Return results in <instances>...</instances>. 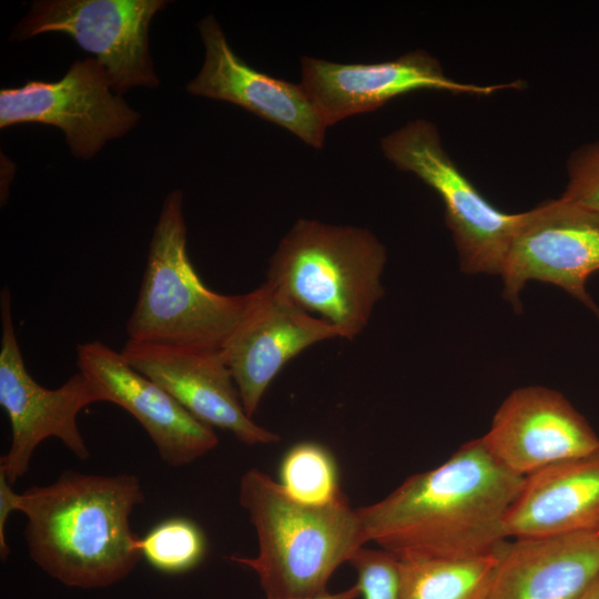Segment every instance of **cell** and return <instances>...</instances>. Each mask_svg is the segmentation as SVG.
Returning a JSON list of instances; mask_svg holds the SVG:
<instances>
[{"label":"cell","instance_id":"obj_12","mask_svg":"<svg viewBox=\"0 0 599 599\" xmlns=\"http://www.w3.org/2000/svg\"><path fill=\"white\" fill-rule=\"evenodd\" d=\"M481 439L496 460L522 478L599 449L587 419L561 393L544 386L512 390Z\"/></svg>","mask_w":599,"mask_h":599},{"label":"cell","instance_id":"obj_17","mask_svg":"<svg viewBox=\"0 0 599 599\" xmlns=\"http://www.w3.org/2000/svg\"><path fill=\"white\" fill-rule=\"evenodd\" d=\"M599 577V532L509 539L486 599H579Z\"/></svg>","mask_w":599,"mask_h":599},{"label":"cell","instance_id":"obj_2","mask_svg":"<svg viewBox=\"0 0 599 599\" xmlns=\"http://www.w3.org/2000/svg\"><path fill=\"white\" fill-rule=\"evenodd\" d=\"M144 501L135 475L63 473L47 486L14 493L27 519L31 559L65 586L101 588L126 577L142 555L130 516Z\"/></svg>","mask_w":599,"mask_h":599},{"label":"cell","instance_id":"obj_5","mask_svg":"<svg viewBox=\"0 0 599 599\" xmlns=\"http://www.w3.org/2000/svg\"><path fill=\"white\" fill-rule=\"evenodd\" d=\"M257 297L258 288L224 295L205 286L186 251L183 192H170L153 230L142 283L126 323L129 339L222 349Z\"/></svg>","mask_w":599,"mask_h":599},{"label":"cell","instance_id":"obj_23","mask_svg":"<svg viewBox=\"0 0 599 599\" xmlns=\"http://www.w3.org/2000/svg\"><path fill=\"white\" fill-rule=\"evenodd\" d=\"M562 199L599 213V142L576 150L568 160Z\"/></svg>","mask_w":599,"mask_h":599},{"label":"cell","instance_id":"obj_21","mask_svg":"<svg viewBox=\"0 0 599 599\" xmlns=\"http://www.w3.org/2000/svg\"><path fill=\"white\" fill-rule=\"evenodd\" d=\"M142 557L155 569L180 573L196 567L204 558L206 539L201 528L184 517L155 525L139 540Z\"/></svg>","mask_w":599,"mask_h":599},{"label":"cell","instance_id":"obj_10","mask_svg":"<svg viewBox=\"0 0 599 599\" xmlns=\"http://www.w3.org/2000/svg\"><path fill=\"white\" fill-rule=\"evenodd\" d=\"M97 59L71 64L58 81H28L0 91V128L37 122L58 126L77 158L90 159L111 139L122 136L140 119L111 91Z\"/></svg>","mask_w":599,"mask_h":599},{"label":"cell","instance_id":"obj_22","mask_svg":"<svg viewBox=\"0 0 599 599\" xmlns=\"http://www.w3.org/2000/svg\"><path fill=\"white\" fill-rule=\"evenodd\" d=\"M363 599H399V561L383 549L362 547L348 562Z\"/></svg>","mask_w":599,"mask_h":599},{"label":"cell","instance_id":"obj_11","mask_svg":"<svg viewBox=\"0 0 599 599\" xmlns=\"http://www.w3.org/2000/svg\"><path fill=\"white\" fill-rule=\"evenodd\" d=\"M301 84L327 126L349 116L372 112L389 100L416 90L489 95L497 90L521 88L522 82L478 85L448 78L440 63L424 50L377 63H337L302 57Z\"/></svg>","mask_w":599,"mask_h":599},{"label":"cell","instance_id":"obj_7","mask_svg":"<svg viewBox=\"0 0 599 599\" xmlns=\"http://www.w3.org/2000/svg\"><path fill=\"white\" fill-rule=\"evenodd\" d=\"M9 288L0 292V405L11 426V443L0 458V474L13 485L28 470L34 449L49 437L59 438L79 459L90 453L78 427L87 406L103 402L99 388L81 372L49 389L29 374L17 339Z\"/></svg>","mask_w":599,"mask_h":599},{"label":"cell","instance_id":"obj_4","mask_svg":"<svg viewBox=\"0 0 599 599\" xmlns=\"http://www.w3.org/2000/svg\"><path fill=\"white\" fill-rule=\"evenodd\" d=\"M386 250L367 229L298 219L273 253L265 282L353 339L384 295Z\"/></svg>","mask_w":599,"mask_h":599},{"label":"cell","instance_id":"obj_8","mask_svg":"<svg viewBox=\"0 0 599 599\" xmlns=\"http://www.w3.org/2000/svg\"><path fill=\"white\" fill-rule=\"evenodd\" d=\"M163 0H41L16 27L22 41L45 32L71 37L95 55L111 88L121 95L134 87L154 88L159 80L149 51V27Z\"/></svg>","mask_w":599,"mask_h":599},{"label":"cell","instance_id":"obj_20","mask_svg":"<svg viewBox=\"0 0 599 599\" xmlns=\"http://www.w3.org/2000/svg\"><path fill=\"white\" fill-rule=\"evenodd\" d=\"M278 483L293 499L307 505L327 504L342 493L333 456L313 441L298 443L287 450Z\"/></svg>","mask_w":599,"mask_h":599},{"label":"cell","instance_id":"obj_24","mask_svg":"<svg viewBox=\"0 0 599 599\" xmlns=\"http://www.w3.org/2000/svg\"><path fill=\"white\" fill-rule=\"evenodd\" d=\"M14 490L11 488V484L8 479L0 474V557L6 560L10 548L6 538V525L9 515L13 510V495Z\"/></svg>","mask_w":599,"mask_h":599},{"label":"cell","instance_id":"obj_16","mask_svg":"<svg viewBox=\"0 0 599 599\" xmlns=\"http://www.w3.org/2000/svg\"><path fill=\"white\" fill-rule=\"evenodd\" d=\"M257 288L254 307L222 348L251 418L290 359L314 344L342 338L335 326L297 307L266 282Z\"/></svg>","mask_w":599,"mask_h":599},{"label":"cell","instance_id":"obj_13","mask_svg":"<svg viewBox=\"0 0 599 599\" xmlns=\"http://www.w3.org/2000/svg\"><path fill=\"white\" fill-rule=\"evenodd\" d=\"M120 353L205 425L227 430L246 445L280 440L246 415L222 349L128 339Z\"/></svg>","mask_w":599,"mask_h":599},{"label":"cell","instance_id":"obj_14","mask_svg":"<svg viewBox=\"0 0 599 599\" xmlns=\"http://www.w3.org/2000/svg\"><path fill=\"white\" fill-rule=\"evenodd\" d=\"M77 366L99 388L103 402L116 404L141 424L165 464L184 466L219 444L212 427L192 416L165 389L104 343L79 344Z\"/></svg>","mask_w":599,"mask_h":599},{"label":"cell","instance_id":"obj_18","mask_svg":"<svg viewBox=\"0 0 599 599\" xmlns=\"http://www.w3.org/2000/svg\"><path fill=\"white\" fill-rule=\"evenodd\" d=\"M505 532L508 539L599 532V449L524 477Z\"/></svg>","mask_w":599,"mask_h":599},{"label":"cell","instance_id":"obj_26","mask_svg":"<svg viewBox=\"0 0 599 599\" xmlns=\"http://www.w3.org/2000/svg\"><path fill=\"white\" fill-rule=\"evenodd\" d=\"M579 599H599V577Z\"/></svg>","mask_w":599,"mask_h":599},{"label":"cell","instance_id":"obj_15","mask_svg":"<svg viewBox=\"0 0 599 599\" xmlns=\"http://www.w3.org/2000/svg\"><path fill=\"white\" fill-rule=\"evenodd\" d=\"M197 27L205 55L201 71L186 84L191 94L236 104L292 132L309 146L323 148L328 126L301 83L250 67L230 47L214 16L204 17Z\"/></svg>","mask_w":599,"mask_h":599},{"label":"cell","instance_id":"obj_25","mask_svg":"<svg viewBox=\"0 0 599 599\" xmlns=\"http://www.w3.org/2000/svg\"><path fill=\"white\" fill-rule=\"evenodd\" d=\"M361 596L358 586H354L335 593L326 592L321 596L305 597V598H285V599H357Z\"/></svg>","mask_w":599,"mask_h":599},{"label":"cell","instance_id":"obj_6","mask_svg":"<svg viewBox=\"0 0 599 599\" xmlns=\"http://www.w3.org/2000/svg\"><path fill=\"white\" fill-rule=\"evenodd\" d=\"M385 158L430 186L445 207L459 266L467 274L500 275L522 213L490 204L444 150L436 126L414 120L380 140Z\"/></svg>","mask_w":599,"mask_h":599},{"label":"cell","instance_id":"obj_1","mask_svg":"<svg viewBox=\"0 0 599 599\" xmlns=\"http://www.w3.org/2000/svg\"><path fill=\"white\" fill-rule=\"evenodd\" d=\"M524 478L505 468L481 437L357 508L368 542L404 559H465L495 554Z\"/></svg>","mask_w":599,"mask_h":599},{"label":"cell","instance_id":"obj_9","mask_svg":"<svg viewBox=\"0 0 599 599\" xmlns=\"http://www.w3.org/2000/svg\"><path fill=\"white\" fill-rule=\"evenodd\" d=\"M599 271V213L562 197L524 212L500 276L502 295L520 308V292L529 281L556 285L599 317L587 292Z\"/></svg>","mask_w":599,"mask_h":599},{"label":"cell","instance_id":"obj_19","mask_svg":"<svg viewBox=\"0 0 599 599\" xmlns=\"http://www.w3.org/2000/svg\"><path fill=\"white\" fill-rule=\"evenodd\" d=\"M496 552L465 559H398L399 599H486Z\"/></svg>","mask_w":599,"mask_h":599},{"label":"cell","instance_id":"obj_3","mask_svg":"<svg viewBox=\"0 0 599 599\" xmlns=\"http://www.w3.org/2000/svg\"><path fill=\"white\" fill-rule=\"evenodd\" d=\"M240 504L255 528L258 552L230 559L257 575L266 599L328 592L336 569L368 542L343 491L327 504H303L267 474L251 468L241 478Z\"/></svg>","mask_w":599,"mask_h":599}]
</instances>
